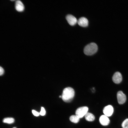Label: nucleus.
<instances>
[{"label":"nucleus","mask_w":128,"mask_h":128,"mask_svg":"<svg viewBox=\"0 0 128 128\" xmlns=\"http://www.w3.org/2000/svg\"><path fill=\"white\" fill-rule=\"evenodd\" d=\"M75 91L73 89L70 87H67L63 90L62 98L64 102H70L73 99Z\"/></svg>","instance_id":"f257e3e1"},{"label":"nucleus","mask_w":128,"mask_h":128,"mask_svg":"<svg viewBox=\"0 0 128 128\" xmlns=\"http://www.w3.org/2000/svg\"><path fill=\"white\" fill-rule=\"evenodd\" d=\"M98 47L95 43L92 42L86 45L84 48V52L87 55H91L96 53L97 51Z\"/></svg>","instance_id":"f03ea898"},{"label":"nucleus","mask_w":128,"mask_h":128,"mask_svg":"<svg viewBox=\"0 0 128 128\" xmlns=\"http://www.w3.org/2000/svg\"><path fill=\"white\" fill-rule=\"evenodd\" d=\"M88 107L87 106L79 107L77 109L76 111V115L80 118H82L88 112Z\"/></svg>","instance_id":"7ed1b4c3"},{"label":"nucleus","mask_w":128,"mask_h":128,"mask_svg":"<svg viewBox=\"0 0 128 128\" xmlns=\"http://www.w3.org/2000/svg\"><path fill=\"white\" fill-rule=\"evenodd\" d=\"M117 98L118 102L120 104H123L126 100V96L121 91H119L118 92Z\"/></svg>","instance_id":"20e7f679"},{"label":"nucleus","mask_w":128,"mask_h":128,"mask_svg":"<svg viewBox=\"0 0 128 128\" xmlns=\"http://www.w3.org/2000/svg\"><path fill=\"white\" fill-rule=\"evenodd\" d=\"M122 77L121 73L119 72H115L113 75L112 79L113 82L116 84H119L122 81Z\"/></svg>","instance_id":"39448f33"},{"label":"nucleus","mask_w":128,"mask_h":128,"mask_svg":"<svg viewBox=\"0 0 128 128\" xmlns=\"http://www.w3.org/2000/svg\"><path fill=\"white\" fill-rule=\"evenodd\" d=\"M113 111V107L110 105L105 106L103 110V112L105 115L108 117L112 115Z\"/></svg>","instance_id":"423d86ee"},{"label":"nucleus","mask_w":128,"mask_h":128,"mask_svg":"<svg viewBox=\"0 0 128 128\" xmlns=\"http://www.w3.org/2000/svg\"><path fill=\"white\" fill-rule=\"evenodd\" d=\"M66 18L69 23L72 26L75 25L78 22L76 18L73 15L70 14L67 15Z\"/></svg>","instance_id":"0eeeda50"},{"label":"nucleus","mask_w":128,"mask_h":128,"mask_svg":"<svg viewBox=\"0 0 128 128\" xmlns=\"http://www.w3.org/2000/svg\"><path fill=\"white\" fill-rule=\"evenodd\" d=\"M78 23L80 26L83 27H86L88 25V21L87 19L84 17H81L78 21Z\"/></svg>","instance_id":"6e6552de"},{"label":"nucleus","mask_w":128,"mask_h":128,"mask_svg":"<svg viewBox=\"0 0 128 128\" xmlns=\"http://www.w3.org/2000/svg\"><path fill=\"white\" fill-rule=\"evenodd\" d=\"M100 122L101 124L103 126H106L109 123L110 120L107 116L105 115H102L99 118Z\"/></svg>","instance_id":"1a4fd4ad"},{"label":"nucleus","mask_w":128,"mask_h":128,"mask_svg":"<svg viewBox=\"0 0 128 128\" xmlns=\"http://www.w3.org/2000/svg\"><path fill=\"white\" fill-rule=\"evenodd\" d=\"M24 5L22 2L19 0H16L15 2V8L18 11H23L24 9Z\"/></svg>","instance_id":"9d476101"},{"label":"nucleus","mask_w":128,"mask_h":128,"mask_svg":"<svg viewBox=\"0 0 128 128\" xmlns=\"http://www.w3.org/2000/svg\"><path fill=\"white\" fill-rule=\"evenodd\" d=\"M85 119L88 121H92L94 120L95 117L92 114L87 112L84 116Z\"/></svg>","instance_id":"9b49d317"},{"label":"nucleus","mask_w":128,"mask_h":128,"mask_svg":"<svg viewBox=\"0 0 128 128\" xmlns=\"http://www.w3.org/2000/svg\"><path fill=\"white\" fill-rule=\"evenodd\" d=\"M80 118L77 115H73L71 116L69 118L70 120L73 123H76L79 121Z\"/></svg>","instance_id":"f8f14e48"},{"label":"nucleus","mask_w":128,"mask_h":128,"mask_svg":"<svg viewBox=\"0 0 128 128\" xmlns=\"http://www.w3.org/2000/svg\"><path fill=\"white\" fill-rule=\"evenodd\" d=\"M3 121L4 123L11 124L14 122V119L12 118H4Z\"/></svg>","instance_id":"ddd939ff"},{"label":"nucleus","mask_w":128,"mask_h":128,"mask_svg":"<svg viewBox=\"0 0 128 128\" xmlns=\"http://www.w3.org/2000/svg\"><path fill=\"white\" fill-rule=\"evenodd\" d=\"M121 126L123 128H128V119H126L123 121Z\"/></svg>","instance_id":"4468645a"},{"label":"nucleus","mask_w":128,"mask_h":128,"mask_svg":"<svg viewBox=\"0 0 128 128\" xmlns=\"http://www.w3.org/2000/svg\"><path fill=\"white\" fill-rule=\"evenodd\" d=\"M46 112V111L44 108L41 107V111L39 113L42 116H44Z\"/></svg>","instance_id":"2eb2a0df"},{"label":"nucleus","mask_w":128,"mask_h":128,"mask_svg":"<svg viewBox=\"0 0 128 128\" xmlns=\"http://www.w3.org/2000/svg\"><path fill=\"white\" fill-rule=\"evenodd\" d=\"M32 113L34 115L36 116H38L40 114L39 113L34 110H32Z\"/></svg>","instance_id":"dca6fc26"},{"label":"nucleus","mask_w":128,"mask_h":128,"mask_svg":"<svg viewBox=\"0 0 128 128\" xmlns=\"http://www.w3.org/2000/svg\"><path fill=\"white\" fill-rule=\"evenodd\" d=\"M4 71L3 68L1 67L0 68V76L3 75L4 73Z\"/></svg>","instance_id":"f3484780"},{"label":"nucleus","mask_w":128,"mask_h":128,"mask_svg":"<svg viewBox=\"0 0 128 128\" xmlns=\"http://www.w3.org/2000/svg\"><path fill=\"white\" fill-rule=\"evenodd\" d=\"M14 0H11V1H14Z\"/></svg>","instance_id":"a211bd4d"},{"label":"nucleus","mask_w":128,"mask_h":128,"mask_svg":"<svg viewBox=\"0 0 128 128\" xmlns=\"http://www.w3.org/2000/svg\"><path fill=\"white\" fill-rule=\"evenodd\" d=\"M16 128V127H14V128Z\"/></svg>","instance_id":"6ab92c4d"}]
</instances>
